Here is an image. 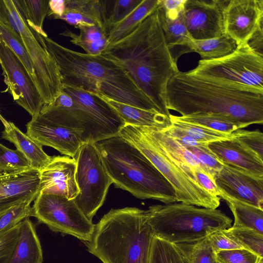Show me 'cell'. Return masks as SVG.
<instances>
[{
    "label": "cell",
    "mask_w": 263,
    "mask_h": 263,
    "mask_svg": "<svg viewBox=\"0 0 263 263\" xmlns=\"http://www.w3.org/2000/svg\"><path fill=\"white\" fill-rule=\"evenodd\" d=\"M227 231L245 249L250 250L263 258V234L254 230L231 227Z\"/></svg>",
    "instance_id": "obj_38"
},
{
    "label": "cell",
    "mask_w": 263,
    "mask_h": 263,
    "mask_svg": "<svg viewBox=\"0 0 263 263\" xmlns=\"http://www.w3.org/2000/svg\"><path fill=\"white\" fill-rule=\"evenodd\" d=\"M109 4L108 1L65 0L64 10L57 19L74 27L81 25H97L108 34Z\"/></svg>",
    "instance_id": "obj_21"
},
{
    "label": "cell",
    "mask_w": 263,
    "mask_h": 263,
    "mask_svg": "<svg viewBox=\"0 0 263 263\" xmlns=\"http://www.w3.org/2000/svg\"><path fill=\"white\" fill-rule=\"evenodd\" d=\"M224 33L237 46L247 43L263 22V0L228 1L223 11Z\"/></svg>",
    "instance_id": "obj_15"
},
{
    "label": "cell",
    "mask_w": 263,
    "mask_h": 263,
    "mask_svg": "<svg viewBox=\"0 0 263 263\" xmlns=\"http://www.w3.org/2000/svg\"><path fill=\"white\" fill-rule=\"evenodd\" d=\"M208 238L215 253L221 251L244 249L227 229L216 231L209 235Z\"/></svg>",
    "instance_id": "obj_44"
},
{
    "label": "cell",
    "mask_w": 263,
    "mask_h": 263,
    "mask_svg": "<svg viewBox=\"0 0 263 263\" xmlns=\"http://www.w3.org/2000/svg\"><path fill=\"white\" fill-rule=\"evenodd\" d=\"M160 0H142L130 13L111 27L108 32L109 45L122 39L135 30L158 7Z\"/></svg>",
    "instance_id": "obj_27"
},
{
    "label": "cell",
    "mask_w": 263,
    "mask_h": 263,
    "mask_svg": "<svg viewBox=\"0 0 263 263\" xmlns=\"http://www.w3.org/2000/svg\"><path fill=\"white\" fill-rule=\"evenodd\" d=\"M101 54L119 63L159 112L170 117L167 85L179 70L166 43L159 6L135 30L108 45Z\"/></svg>",
    "instance_id": "obj_1"
},
{
    "label": "cell",
    "mask_w": 263,
    "mask_h": 263,
    "mask_svg": "<svg viewBox=\"0 0 263 263\" xmlns=\"http://www.w3.org/2000/svg\"><path fill=\"white\" fill-rule=\"evenodd\" d=\"M154 237L146 210L111 209L95 225L87 246L103 263H149Z\"/></svg>",
    "instance_id": "obj_4"
},
{
    "label": "cell",
    "mask_w": 263,
    "mask_h": 263,
    "mask_svg": "<svg viewBox=\"0 0 263 263\" xmlns=\"http://www.w3.org/2000/svg\"><path fill=\"white\" fill-rule=\"evenodd\" d=\"M148 222L154 237L177 244L195 242L231 227L232 220L220 210L176 202L150 206Z\"/></svg>",
    "instance_id": "obj_7"
},
{
    "label": "cell",
    "mask_w": 263,
    "mask_h": 263,
    "mask_svg": "<svg viewBox=\"0 0 263 263\" xmlns=\"http://www.w3.org/2000/svg\"><path fill=\"white\" fill-rule=\"evenodd\" d=\"M26 126V134L35 142L72 158L84 143L81 133L51 121L40 114L32 117Z\"/></svg>",
    "instance_id": "obj_16"
},
{
    "label": "cell",
    "mask_w": 263,
    "mask_h": 263,
    "mask_svg": "<svg viewBox=\"0 0 263 263\" xmlns=\"http://www.w3.org/2000/svg\"><path fill=\"white\" fill-rule=\"evenodd\" d=\"M32 208L33 216L52 231L86 242L90 240L95 224L85 216L73 199L60 195L39 193Z\"/></svg>",
    "instance_id": "obj_12"
},
{
    "label": "cell",
    "mask_w": 263,
    "mask_h": 263,
    "mask_svg": "<svg viewBox=\"0 0 263 263\" xmlns=\"http://www.w3.org/2000/svg\"><path fill=\"white\" fill-rule=\"evenodd\" d=\"M20 223L0 233V263L9 262L18 238Z\"/></svg>",
    "instance_id": "obj_42"
},
{
    "label": "cell",
    "mask_w": 263,
    "mask_h": 263,
    "mask_svg": "<svg viewBox=\"0 0 263 263\" xmlns=\"http://www.w3.org/2000/svg\"><path fill=\"white\" fill-rule=\"evenodd\" d=\"M43 252L33 223L26 218L20 223L18 238L8 263H42Z\"/></svg>",
    "instance_id": "obj_24"
},
{
    "label": "cell",
    "mask_w": 263,
    "mask_h": 263,
    "mask_svg": "<svg viewBox=\"0 0 263 263\" xmlns=\"http://www.w3.org/2000/svg\"><path fill=\"white\" fill-rule=\"evenodd\" d=\"M29 27L42 36H48L43 29L44 20L49 11L48 0H12Z\"/></svg>",
    "instance_id": "obj_31"
},
{
    "label": "cell",
    "mask_w": 263,
    "mask_h": 263,
    "mask_svg": "<svg viewBox=\"0 0 263 263\" xmlns=\"http://www.w3.org/2000/svg\"><path fill=\"white\" fill-rule=\"evenodd\" d=\"M0 39L20 60L34 82L33 64L20 34L0 22Z\"/></svg>",
    "instance_id": "obj_34"
},
{
    "label": "cell",
    "mask_w": 263,
    "mask_h": 263,
    "mask_svg": "<svg viewBox=\"0 0 263 263\" xmlns=\"http://www.w3.org/2000/svg\"><path fill=\"white\" fill-rule=\"evenodd\" d=\"M228 1L186 0L183 17L194 40L217 37L224 33L223 11Z\"/></svg>",
    "instance_id": "obj_14"
},
{
    "label": "cell",
    "mask_w": 263,
    "mask_h": 263,
    "mask_svg": "<svg viewBox=\"0 0 263 263\" xmlns=\"http://www.w3.org/2000/svg\"><path fill=\"white\" fill-rule=\"evenodd\" d=\"M61 125L81 133L84 143L97 142L119 135L125 125L117 112L99 96L84 89L63 86L40 114Z\"/></svg>",
    "instance_id": "obj_6"
},
{
    "label": "cell",
    "mask_w": 263,
    "mask_h": 263,
    "mask_svg": "<svg viewBox=\"0 0 263 263\" xmlns=\"http://www.w3.org/2000/svg\"><path fill=\"white\" fill-rule=\"evenodd\" d=\"M79 194L73 199L90 221L103 204L112 181L95 143H84L73 158Z\"/></svg>",
    "instance_id": "obj_10"
},
{
    "label": "cell",
    "mask_w": 263,
    "mask_h": 263,
    "mask_svg": "<svg viewBox=\"0 0 263 263\" xmlns=\"http://www.w3.org/2000/svg\"><path fill=\"white\" fill-rule=\"evenodd\" d=\"M95 144L117 187L141 199H152L165 204L178 202L170 182L138 148L119 135Z\"/></svg>",
    "instance_id": "obj_5"
},
{
    "label": "cell",
    "mask_w": 263,
    "mask_h": 263,
    "mask_svg": "<svg viewBox=\"0 0 263 263\" xmlns=\"http://www.w3.org/2000/svg\"><path fill=\"white\" fill-rule=\"evenodd\" d=\"M193 172L198 182L204 190L213 196H219L220 192L210 174L200 168H195Z\"/></svg>",
    "instance_id": "obj_47"
},
{
    "label": "cell",
    "mask_w": 263,
    "mask_h": 263,
    "mask_svg": "<svg viewBox=\"0 0 263 263\" xmlns=\"http://www.w3.org/2000/svg\"><path fill=\"white\" fill-rule=\"evenodd\" d=\"M119 135L138 148L170 182L177 202L211 209L220 205L221 198L204 190L193 171L171 157L144 127L125 125Z\"/></svg>",
    "instance_id": "obj_8"
},
{
    "label": "cell",
    "mask_w": 263,
    "mask_h": 263,
    "mask_svg": "<svg viewBox=\"0 0 263 263\" xmlns=\"http://www.w3.org/2000/svg\"><path fill=\"white\" fill-rule=\"evenodd\" d=\"M262 23L260 24L247 42V44L253 51L261 55H263Z\"/></svg>",
    "instance_id": "obj_49"
},
{
    "label": "cell",
    "mask_w": 263,
    "mask_h": 263,
    "mask_svg": "<svg viewBox=\"0 0 263 263\" xmlns=\"http://www.w3.org/2000/svg\"><path fill=\"white\" fill-rule=\"evenodd\" d=\"M208 147L222 163L263 177V159L236 138L208 143Z\"/></svg>",
    "instance_id": "obj_20"
},
{
    "label": "cell",
    "mask_w": 263,
    "mask_h": 263,
    "mask_svg": "<svg viewBox=\"0 0 263 263\" xmlns=\"http://www.w3.org/2000/svg\"><path fill=\"white\" fill-rule=\"evenodd\" d=\"M236 42L227 34L206 40H193L189 46V52L198 53L202 60L219 59L233 52L237 48Z\"/></svg>",
    "instance_id": "obj_29"
},
{
    "label": "cell",
    "mask_w": 263,
    "mask_h": 263,
    "mask_svg": "<svg viewBox=\"0 0 263 263\" xmlns=\"http://www.w3.org/2000/svg\"><path fill=\"white\" fill-rule=\"evenodd\" d=\"M0 64L6 91L32 117L39 115L44 103L35 83L20 60L1 39Z\"/></svg>",
    "instance_id": "obj_13"
},
{
    "label": "cell",
    "mask_w": 263,
    "mask_h": 263,
    "mask_svg": "<svg viewBox=\"0 0 263 263\" xmlns=\"http://www.w3.org/2000/svg\"><path fill=\"white\" fill-rule=\"evenodd\" d=\"M166 106L185 117H223L247 127L263 123V90L179 71L169 80Z\"/></svg>",
    "instance_id": "obj_2"
},
{
    "label": "cell",
    "mask_w": 263,
    "mask_h": 263,
    "mask_svg": "<svg viewBox=\"0 0 263 263\" xmlns=\"http://www.w3.org/2000/svg\"><path fill=\"white\" fill-rule=\"evenodd\" d=\"M172 125L176 127L191 136L196 140L203 143H210L235 137L234 133H224L216 131L200 125L194 124L176 119L170 115Z\"/></svg>",
    "instance_id": "obj_35"
},
{
    "label": "cell",
    "mask_w": 263,
    "mask_h": 263,
    "mask_svg": "<svg viewBox=\"0 0 263 263\" xmlns=\"http://www.w3.org/2000/svg\"><path fill=\"white\" fill-rule=\"evenodd\" d=\"M30 165L18 150L9 149L0 143V176L31 168Z\"/></svg>",
    "instance_id": "obj_37"
},
{
    "label": "cell",
    "mask_w": 263,
    "mask_h": 263,
    "mask_svg": "<svg viewBox=\"0 0 263 263\" xmlns=\"http://www.w3.org/2000/svg\"><path fill=\"white\" fill-rule=\"evenodd\" d=\"M76 171L73 158L67 156L51 157L40 171L39 193L60 195L74 199L79 194Z\"/></svg>",
    "instance_id": "obj_18"
},
{
    "label": "cell",
    "mask_w": 263,
    "mask_h": 263,
    "mask_svg": "<svg viewBox=\"0 0 263 263\" xmlns=\"http://www.w3.org/2000/svg\"><path fill=\"white\" fill-rule=\"evenodd\" d=\"M149 263H187L174 243L154 237Z\"/></svg>",
    "instance_id": "obj_36"
},
{
    "label": "cell",
    "mask_w": 263,
    "mask_h": 263,
    "mask_svg": "<svg viewBox=\"0 0 263 263\" xmlns=\"http://www.w3.org/2000/svg\"><path fill=\"white\" fill-rule=\"evenodd\" d=\"M144 127L175 160L190 167L193 172L195 168H200L210 174L206 167L196 157L173 138L164 133L161 128Z\"/></svg>",
    "instance_id": "obj_28"
},
{
    "label": "cell",
    "mask_w": 263,
    "mask_h": 263,
    "mask_svg": "<svg viewBox=\"0 0 263 263\" xmlns=\"http://www.w3.org/2000/svg\"><path fill=\"white\" fill-rule=\"evenodd\" d=\"M234 133L235 138L263 159V134L261 131L240 129Z\"/></svg>",
    "instance_id": "obj_43"
},
{
    "label": "cell",
    "mask_w": 263,
    "mask_h": 263,
    "mask_svg": "<svg viewBox=\"0 0 263 263\" xmlns=\"http://www.w3.org/2000/svg\"><path fill=\"white\" fill-rule=\"evenodd\" d=\"M189 73L239 84L263 90V55L247 44L237 46L231 53L213 60H201Z\"/></svg>",
    "instance_id": "obj_11"
},
{
    "label": "cell",
    "mask_w": 263,
    "mask_h": 263,
    "mask_svg": "<svg viewBox=\"0 0 263 263\" xmlns=\"http://www.w3.org/2000/svg\"><path fill=\"white\" fill-rule=\"evenodd\" d=\"M234 217L232 227L249 228L263 234V209L220 193Z\"/></svg>",
    "instance_id": "obj_26"
},
{
    "label": "cell",
    "mask_w": 263,
    "mask_h": 263,
    "mask_svg": "<svg viewBox=\"0 0 263 263\" xmlns=\"http://www.w3.org/2000/svg\"><path fill=\"white\" fill-rule=\"evenodd\" d=\"M162 131L179 142L184 147H196L210 152L207 143L200 142L185 133L180 129L171 125L166 128H161Z\"/></svg>",
    "instance_id": "obj_46"
},
{
    "label": "cell",
    "mask_w": 263,
    "mask_h": 263,
    "mask_svg": "<svg viewBox=\"0 0 263 263\" xmlns=\"http://www.w3.org/2000/svg\"><path fill=\"white\" fill-rule=\"evenodd\" d=\"M0 120L3 123V125H4V127H6L9 124V121H7L6 120H5V118L1 115V114Z\"/></svg>",
    "instance_id": "obj_51"
},
{
    "label": "cell",
    "mask_w": 263,
    "mask_h": 263,
    "mask_svg": "<svg viewBox=\"0 0 263 263\" xmlns=\"http://www.w3.org/2000/svg\"><path fill=\"white\" fill-rule=\"evenodd\" d=\"M175 245L187 263H220L208 236L195 242Z\"/></svg>",
    "instance_id": "obj_32"
},
{
    "label": "cell",
    "mask_w": 263,
    "mask_h": 263,
    "mask_svg": "<svg viewBox=\"0 0 263 263\" xmlns=\"http://www.w3.org/2000/svg\"><path fill=\"white\" fill-rule=\"evenodd\" d=\"M40 171L33 168L0 176V215L39 193Z\"/></svg>",
    "instance_id": "obj_19"
},
{
    "label": "cell",
    "mask_w": 263,
    "mask_h": 263,
    "mask_svg": "<svg viewBox=\"0 0 263 263\" xmlns=\"http://www.w3.org/2000/svg\"><path fill=\"white\" fill-rule=\"evenodd\" d=\"M2 137L14 144L35 170L40 171L51 159V157L44 151L41 145L22 132L12 122H9L8 125L4 127Z\"/></svg>",
    "instance_id": "obj_23"
},
{
    "label": "cell",
    "mask_w": 263,
    "mask_h": 263,
    "mask_svg": "<svg viewBox=\"0 0 263 263\" xmlns=\"http://www.w3.org/2000/svg\"><path fill=\"white\" fill-rule=\"evenodd\" d=\"M36 196H33L13 206L0 215V233L11 229L26 218L33 216L31 203Z\"/></svg>",
    "instance_id": "obj_39"
},
{
    "label": "cell",
    "mask_w": 263,
    "mask_h": 263,
    "mask_svg": "<svg viewBox=\"0 0 263 263\" xmlns=\"http://www.w3.org/2000/svg\"><path fill=\"white\" fill-rule=\"evenodd\" d=\"M186 0H160V4L165 16L171 20L177 18L183 11Z\"/></svg>",
    "instance_id": "obj_48"
},
{
    "label": "cell",
    "mask_w": 263,
    "mask_h": 263,
    "mask_svg": "<svg viewBox=\"0 0 263 263\" xmlns=\"http://www.w3.org/2000/svg\"><path fill=\"white\" fill-rule=\"evenodd\" d=\"M214 180L220 193L263 209V177L223 164Z\"/></svg>",
    "instance_id": "obj_17"
},
{
    "label": "cell",
    "mask_w": 263,
    "mask_h": 263,
    "mask_svg": "<svg viewBox=\"0 0 263 263\" xmlns=\"http://www.w3.org/2000/svg\"><path fill=\"white\" fill-rule=\"evenodd\" d=\"M186 148L206 167L214 179L215 175L222 168L223 163L217 160L211 151L206 152L196 147Z\"/></svg>",
    "instance_id": "obj_45"
},
{
    "label": "cell",
    "mask_w": 263,
    "mask_h": 263,
    "mask_svg": "<svg viewBox=\"0 0 263 263\" xmlns=\"http://www.w3.org/2000/svg\"><path fill=\"white\" fill-rule=\"evenodd\" d=\"M97 95L117 112L125 125L160 128H166L172 125L169 117L157 111L142 109L116 101L102 95Z\"/></svg>",
    "instance_id": "obj_22"
},
{
    "label": "cell",
    "mask_w": 263,
    "mask_h": 263,
    "mask_svg": "<svg viewBox=\"0 0 263 263\" xmlns=\"http://www.w3.org/2000/svg\"><path fill=\"white\" fill-rule=\"evenodd\" d=\"M174 116L180 121L200 125L224 133H232L237 130L247 127L244 124L218 116L201 115L185 117L174 115Z\"/></svg>",
    "instance_id": "obj_33"
},
{
    "label": "cell",
    "mask_w": 263,
    "mask_h": 263,
    "mask_svg": "<svg viewBox=\"0 0 263 263\" xmlns=\"http://www.w3.org/2000/svg\"><path fill=\"white\" fill-rule=\"evenodd\" d=\"M4 2L14 21L16 31L21 36L31 59L34 82L44 105L50 104L63 90L59 67L47 49L42 36L29 27L12 0Z\"/></svg>",
    "instance_id": "obj_9"
},
{
    "label": "cell",
    "mask_w": 263,
    "mask_h": 263,
    "mask_svg": "<svg viewBox=\"0 0 263 263\" xmlns=\"http://www.w3.org/2000/svg\"><path fill=\"white\" fill-rule=\"evenodd\" d=\"M216 255L220 263H260L263 259L245 249L221 251Z\"/></svg>",
    "instance_id": "obj_41"
},
{
    "label": "cell",
    "mask_w": 263,
    "mask_h": 263,
    "mask_svg": "<svg viewBox=\"0 0 263 263\" xmlns=\"http://www.w3.org/2000/svg\"><path fill=\"white\" fill-rule=\"evenodd\" d=\"M159 9L162 30L170 50L175 46H181V54L189 52V46L193 39L186 27L183 11L176 19L171 20L165 16L160 3Z\"/></svg>",
    "instance_id": "obj_30"
},
{
    "label": "cell",
    "mask_w": 263,
    "mask_h": 263,
    "mask_svg": "<svg viewBox=\"0 0 263 263\" xmlns=\"http://www.w3.org/2000/svg\"><path fill=\"white\" fill-rule=\"evenodd\" d=\"M142 0H116L110 4L109 1L107 22L108 32L112 26L119 22L130 13Z\"/></svg>",
    "instance_id": "obj_40"
},
{
    "label": "cell",
    "mask_w": 263,
    "mask_h": 263,
    "mask_svg": "<svg viewBox=\"0 0 263 263\" xmlns=\"http://www.w3.org/2000/svg\"><path fill=\"white\" fill-rule=\"evenodd\" d=\"M75 28L79 30V34L66 29L60 35L69 38L72 44L82 48L86 53L93 55L101 54L108 46L107 32L100 26L81 25Z\"/></svg>",
    "instance_id": "obj_25"
},
{
    "label": "cell",
    "mask_w": 263,
    "mask_h": 263,
    "mask_svg": "<svg viewBox=\"0 0 263 263\" xmlns=\"http://www.w3.org/2000/svg\"><path fill=\"white\" fill-rule=\"evenodd\" d=\"M0 22L10 26L8 10L4 0H0Z\"/></svg>",
    "instance_id": "obj_50"
},
{
    "label": "cell",
    "mask_w": 263,
    "mask_h": 263,
    "mask_svg": "<svg viewBox=\"0 0 263 263\" xmlns=\"http://www.w3.org/2000/svg\"><path fill=\"white\" fill-rule=\"evenodd\" d=\"M42 37L59 67L63 86L81 88L119 102L159 112L119 63L102 54L72 50L48 36Z\"/></svg>",
    "instance_id": "obj_3"
}]
</instances>
